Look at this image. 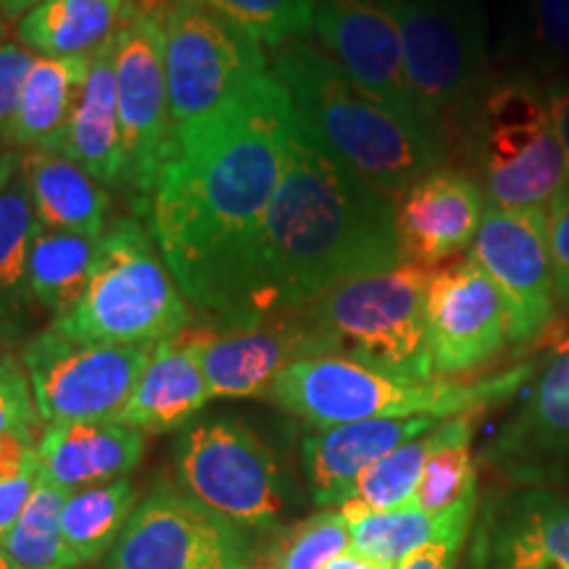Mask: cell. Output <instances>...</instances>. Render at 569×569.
Returning a JSON list of instances; mask_svg holds the SVG:
<instances>
[{
	"mask_svg": "<svg viewBox=\"0 0 569 569\" xmlns=\"http://www.w3.org/2000/svg\"><path fill=\"white\" fill-rule=\"evenodd\" d=\"M293 130V103L272 71L172 130L148 217L169 272L213 330L261 322V234Z\"/></svg>",
	"mask_w": 569,
	"mask_h": 569,
	"instance_id": "cell-1",
	"label": "cell"
},
{
	"mask_svg": "<svg viewBox=\"0 0 569 569\" xmlns=\"http://www.w3.org/2000/svg\"><path fill=\"white\" fill-rule=\"evenodd\" d=\"M407 264L396 206L296 119L259 251L256 315L301 309L338 284Z\"/></svg>",
	"mask_w": 569,
	"mask_h": 569,
	"instance_id": "cell-2",
	"label": "cell"
},
{
	"mask_svg": "<svg viewBox=\"0 0 569 569\" xmlns=\"http://www.w3.org/2000/svg\"><path fill=\"white\" fill-rule=\"evenodd\" d=\"M269 67L303 130L388 201L396 203L419 177L443 167L446 142L359 88L315 40L274 48Z\"/></svg>",
	"mask_w": 569,
	"mask_h": 569,
	"instance_id": "cell-3",
	"label": "cell"
},
{
	"mask_svg": "<svg viewBox=\"0 0 569 569\" xmlns=\"http://www.w3.org/2000/svg\"><path fill=\"white\" fill-rule=\"evenodd\" d=\"M536 372L519 365L482 380H409L377 372L340 356H315L284 367L269 388L267 401L315 430L365 419L478 415L517 393Z\"/></svg>",
	"mask_w": 569,
	"mask_h": 569,
	"instance_id": "cell-4",
	"label": "cell"
},
{
	"mask_svg": "<svg viewBox=\"0 0 569 569\" xmlns=\"http://www.w3.org/2000/svg\"><path fill=\"white\" fill-rule=\"evenodd\" d=\"M193 319L151 227L138 217H117L98 238L82 298L51 325L84 343L156 346L193 327Z\"/></svg>",
	"mask_w": 569,
	"mask_h": 569,
	"instance_id": "cell-5",
	"label": "cell"
},
{
	"mask_svg": "<svg viewBox=\"0 0 569 569\" xmlns=\"http://www.w3.org/2000/svg\"><path fill=\"white\" fill-rule=\"evenodd\" d=\"M427 284L430 269L401 264L338 284L301 306V315L325 356L409 380H436L427 343Z\"/></svg>",
	"mask_w": 569,
	"mask_h": 569,
	"instance_id": "cell-6",
	"label": "cell"
},
{
	"mask_svg": "<svg viewBox=\"0 0 569 569\" xmlns=\"http://www.w3.org/2000/svg\"><path fill=\"white\" fill-rule=\"evenodd\" d=\"M467 124L478 156V180L493 209H546L569 182L543 77L517 71L488 82Z\"/></svg>",
	"mask_w": 569,
	"mask_h": 569,
	"instance_id": "cell-7",
	"label": "cell"
},
{
	"mask_svg": "<svg viewBox=\"0 0 569 569\" xmlns=\"http://www.w3.org/2000/svg\"><path fill=\"white\" fill-rule=\"evenodd\" d=\"M174 482L253 540L280 528L293 507V486L280 459L246 422L196 419L172 446Z\"/></svg>",
	"mask_w": 569,
	"mask_h": 569,
	"instance_id": "cell-8",
	"label": "cell"
},
{
	"mask_svg": "<svg viewBox=\"0 0 569 569\" xmlns=\"http://www.w3.org/2000/svg\"><path fill=\"white\" fill-rule=\"evenodd\" d=\"M401 30L411 96L448 142L451 122H469L488 88L486 17L472 0H390Z\"/></svg>",
	"mask_w": 569,
	"mask_h": 569,
	"instance_id": "cell-9",
	"label": "cell"
},
{
	"mask_svg": "<svg viewBox=\"0 0 569 569\" xmlns=\"http://www.w3.org/2000/svg\"><path fill=\"white\" fill-rule=\"evenodd\" d=\"M156 17L163 32L172 130L209 117L269 74L264 46L201 0H169Z\"/></svg>",
	"mask_w": 569,
	"mask_h": 569,
	"instance_id": "cell-10",
	"label": "cell"
},
{
	"mask_svg": "<svg viewBox=\"0 0 569 569\" xmlns=\"http://www.w3.org/2000/svg\"><path fill=\"white\" fill-rule=\"evenodd\" d=\"M153 346L84 343L48 325L21 343L40 422H111L138 386Z\"/></svg>",
	"mask_w": 569,
	"mask_h": 569,
	"instance_id": "cell-11",
	"label": "cell"
},
{
	"mask_svg": "<svg viewBox=\"0 0 569 569\" xmlns=\"http://www.w3.org/2000/svg\"><path fill=\"white\" fill-rule=\"evenodd\" d=\"M96 569H261V561L251 536L159 478Z\"/></svg>",
	"mask_w": 569,
	"mask_h": 569,
	"instance_id": "cell-12",
	"label": "cell"
},
{
	"mask_svg": "<svg viewBox=\"0 0 569 569\" xmlns=\"http://www.w3.org/2000/svg\"><path fill=\"white\" fill-rule=\"evenodd\" d=\"M113 71H117V106L124 151L119 188L127 190L134 211L148 213L172 140L163 32L156 13L140 9L130 13L122 30L117 32Z\"/></svg>",
	"mask_w": 569,
	"mask_h": 569,
	"instance_id": "cell-13",
	"label": "cell"
},
{
	"mask_svg": "<svg viewBox=\"0 0 569 569\" xmlns=\"http://www.w3.org/2000/svg\"><path fill=\"white\" fill-rule=\"evenodd\" d=\"M490 277L509 315V343L530 346L559 317L553 269L546 234V209L503 211L488 206L467 251Z\"/></svg>",
	"mask_w": 569,
	"mask_h": 569,
	"instance_id": "cell-14",
	"label": "cell"
},
{
	"mask_svg": "<svg viewBox=\"0 0 569 569\" xmlns=\"http://www.w3.org/2000/svg\"><path fill=\"white\" fill-rule=\"evenodd\" d=\"M311 34L359 88L386 103L403 122L446 142L443 134L427 124L409 90L401 30L390 0H317Z\"/></svg>",
	"mask_w": 569,
	"mask_h": 569,
	"instance_id": "cell-15",
	"label": "cell"
},
{
	"mask_svg": "<svg viewBox=\"0 0 569 569\" xmlns=\"http://www.w3.org/2000/svg\"><path fill=\"white\" fill-rule=\"evenodd\" d=\"M427 343L432 372L443 380L478 372L511 346L503 298L469 256L430 272Z\"/></svg>",
	"mask_w": 569,
	"mask_h": 569,
	"instance_id": "cell-16",
	"label": "cell"
},
{
	"mask_svg": "<svg viewBox=\"0 0 569 569\" xmlns=\"http://www.w3.org/2000/svg\"><path fill=\"white\" fill-rule=\"evenodd\" d=\"M211 398H267L284 367L325 356L301 309L274 311L240 330L190 327Z\"/></svg>",
	"mask_w": 569,
	"mask_h": 569,
	"instance_id": "cell-17",
	"label": "cell"
},
{
	"mask_svg": "<svg viewBox=\"0 0 569 569\" xmlns=\"http://www.w3.org/2000/svg\"><path fill=\"white\" fill-rule=\"evenodd\" d=\"M472 569H569V496L519 488L490 498L475 525Z\"/></svg>",
	"mask_w": 569,
	"mask_h": 569,
	"instance_id": "cell-18",
	"label": "cell"
},
{
	"mask_svg": "<svg viewBox=\"0 0 569 569\" xmlns=\"http://www.w3.org/2000/svg\"><path fill=\"white\" fill-rule=\"evenodd\" d=\"M393 206L403 261L432 269L472 248L488 198L475 174L438 167L419 177Z\"/></svg>",
	"mask_w": 569,
	"mask_h": 569,
	"instance_id": "cell-19",
	"label": "cell"
},
{
	"mask_svg": "<svg viewBox=\"0 0 569 569\" xmlns=\"http://www.w3.org/2000/svg\"><path fill=\"white\" fill-rule=\"evenodd\" d=\"M488 446V461L517 482H546L569 467V340L553 351Z\"/></svg>",
	"mask_w": 569,
	"mask_h": 569,
	"instance_id": "cell-20",
	"label": "cell"
},
{
	"mask_svg": "<svg viewBox=\"0 0 569 569\" xmlns=\"http://www.w3.org/2000/svg\"><path fill=\"white\" fill-rule=\"evenodd\" d=\"M446 419L403 417V419H365L309 432L301 440V465L309 480L311 498L322 509H340L351 493L353 482L365 472Z\"/></svg>",
	"mask_w": 569,
	"mask_h": 569,
	"instance_id": "cell-21",
	"label": "cell"
},
{
	"mask_svg": "<svg viewBox=\"0 0 569 569\" xmlns=\"http://www.w3.org/2000/svg\"><path fill=\"white\" fill-rule=\"evenodd\" d=\"M38 472L63 490L130 478L146 457V432L117 422H56L38 436Z\"/></svg>",
	"mask_w": 569,
	"mask_h": 569,
	"instance_id": "cell-22",
	"label": "cell"
},
{
	"mask_svg": "<svg viewBox=\"0 0 569 569\" xmlns=\"http://www.w3.org/2000/svg\"><path fill=\"white\" fill-rule=\"evenodd\" d=\"M188 330L153 346L151 359L117 422L146 436H159L188 427L211 401L209 382Z\"/></svg>",
	"mask_w": 569,
	"mask_h": 569,
	"instance_id": "cell-23",
	"label": "cell"
},
{
	"mask_svg": "<svg viewBox=\"0 0 569 569\" xmlns=\"http://www.w3.org/2000/svg\"><path fill=\"white\" fill-rule=\"evenodd\" d=\"M113 53H117V34L92 53L88 80L71 111L61 148L56 151L80 163L103 188H119L124 172Z\"/></svg>",
	"mask_w": 569,
	"mask_h": 569,
	"instance_id": "cell-24",
	"label": "cell"
},
{
	"mask_svg": "<svg viewBox=\"0 0 569 569\" xmlns=\"http://www.w3.org/2000/svg\"><path fill=\"white\" fill-rule=\"evenodd\" d=\"M34 219L56 232L98 240L111 211V198L80 163L56 151H30L21 161Z\"/></svg>",
	"mask_w": 569,
	"mask_h": 569,
	"instance_id": "cell-25",
	"label": "cell"
},
{
	"mask_svg": "<svg viewBox=\"0 0 569 569\" xmlns=\"http://www.w3.org/2000/svg\"><path fill=\"white\" fill-rule=\"evenodd\" d=\"M92 56H38L27 71L19 106L0 138L19 151H59L63 132L84 88Z\"/></svg>",
	"mask_w": 569,
	"mask_h": 569,
	"instance_id": "cell-26",
	"label": "cell"
},
{
	"mask_svg": "<svg viewBox=\"0 0 569 569\" xmlns=\"http://www.w3.org/2000/svg\"><path fill=\"white\" fill-rule=\"evenodd\" d=\"M24 172L0 193V340L9 348L34 336L38 306L30 293V248L38 232Z\"/></svg>",
	"mask_w": 569,
	"mask_h": 569,
	"instance_id": "cell-27",
	"label": "cell"
},
{
	"mask_svg": "<svg viewBox=\"0 0 569 569\" xmlns=\"http://www.w3.org/2000/svg\"><path fill=\"white\" fill-rule=\"evenodd\" d=\"M132 11V0H42L17 21V40L51 59L92 56Z\"/></svg>",
	"mask_w": 569,
	"mask_h": 569,
	"instance_id": "cell-28",
	"label": "cell"
},
{
	"mask_svg": "<svg viewBox=\"0 0 569 569\" xmlns=\"http://www.w3.org/2000/svg\"><path fill=\"white\" fill-rule=\"evenodd\" d=\"M140 498L132 478L71 490L61 511V532L77 567L96 565L113 549Z\"/></svg>",
	"mask_w": 569,
	"mask_h": 569,
	"instance_id": "cell-29",
	"label": "cell"
},
{
	"mask_svg": "<svg viewBox=\"0 0 569 569\" xmlns=\"http://www.w3.org/2000/svg\"><path fill=\"white\" fill-rule=\"evenodd\" d=\"M98 240L38 227L30 248V293L46 315L63 317L88 288Z\"/></svg>",
	"mask_w": 569,
	"mask_h": 569,
	"instance_id": "cell-30",
	"label": "cell"
},
{
	"mask_svg": "<svg viewBox=\"0 0 569 569\" xmlns=\"http://www.w3.org/2000/svg\"><path fill=\"white\" fill-rule=\"evenodd\" d=\"M475 415L451 417L432 430L430 457L411 498V507L443 515L478 493V469L472 457Z\"/></svg>",
	"mask_w": 569,
	"mask_h": 569,
	"instance_id": "cell-31",
	"label": "cell"
},
{
	"mask_svg": "<svg viewBox=\"0 0 569 569\" xmlns=\"http://www.w3.org/2000/svg\"><path fill=\"white\" fill-rule=\"evenodd\" d=\"M67 498L69 490L42 478L38 480L30 503L0 540V546L21 569H80L71 559L61 532V511Z\"/></svg>",
	"mask_w": 569,
	"mask_h": 569,
	"instance_id": "cell-32",
	"label": "cell"
},
{
	"mask_svg": "<svg viewBox=\"0 0 569 569\" xmlns=\"http://www.w3.org/2000/svg\"><path fill=\"white\" fill-rule=\"evenodd\" d=\"M457 507L443 515H432V511L417 507L359 515L351 519V549L369 561L396 569L411 551H417L419 546L448 528Z\"/></svg>",
	"mask_w": 569,
	"mask_h": 569,
	"instance_id": "cell-33",
	"label": "cell"
},
{
	"mask_svg": "<svg viewBox=\"0 0 569 569\" xmlns=\"http://www.w3.org/2000/svg\"><path fill=\"white\" fill-rule=\"evenodd\" d=\"M432 430L409 440V443L398 446L396 451H390L388 457L375 461L372 467L359 475L346 503L340 507L348 522L359 515H369V511H393L411 507V498H415L419 478H422L425 461L430 457Z\"/></svg>",
	"mask_w": 569,
	"mask_h": 569,
	"instance_id": "cell-34",
	"label": "cell"
},
{
	"mask_svg": "<svg viewBox=\"0 0 569 569\" xmlns=\"http://www.w3.org/2000/svg\"><path fill=\"white\" fill-rule=\"evenodd\" d=\"M351 551V522L340 509H319L290 525L267 553L264 569H325Z\"/></svg>",
	"mask_w": 569,
	"mask_h": 569,
	"instance_id": "cell-35",
	"label": "cell"
},
{
	"mask_svg": "<svg viewBox=\"0 0 569 569\" xmlns=\"http://www.w3.org/2000/svg\"><path fill=\"white\" fill-rule=\"evenodd\" d=\"M224 13L264 48H280L290 40H303L315 27L317 0H201Z\"/></svg>",
	"mask_w": 569,
	"mask_h": 569,
	"instance_id": "cell-36",
	"label": "cell"
},
{
	"mask_svg": "<svg viewBox=\"0 0 569 569\" xmlns=\"http://www.w3.org/2000/svg\"><path fill=\"white\" fill-rule=\"evenodd\" d=\"M530 59L543 82L569 80V0H525Z\"/></svg>",
	"mask_w": 569,
	"mask_h": 569,
	"instance_id": "cell-37",
	"label": "cell"
},
{
	"mask_svg": "<svg viewBox=\"0 0 569 569\" xmlns=\"http://www.w3.org/2000/svg\"><path fill=\"white\" fill-rule=\"evenodd\" d=\"M40 425L30 377L17 353L0 356V438L34 436Z\"/></svg>",
	"mask_w": 569,
	"mask_h": 569,
	"instance_id": "cell-38",
	"label": "cell"
},
{
	"mask_svg": "<svg viewBox=\"0 0 569 569\" xmlns=\"http://www.w3.org/2000/svg\"><path fill=\"white\" fill-rule=\"evenodd\" d=\"M475 511H478V493L465 498L453 511L451 522L443 532L427 540L417 551H411L396 569H457L461 546H465L467 532L472 528Z\"/></svg>",
	"mask_w": 569,
	"mask_h": 569,
	"instance_id": "cell-39",
	"label": "cell"
},
{
	"mask_svg": "<svg viewBox=\"0 0 569 569\" xmlns=\"http://www.w3.org/2000/svg\"><path fill=\"white\" fill-rule=\"evenodd\" d=\"M546 234H549L557 303L569 315V182L546 206Z\"/></svg>",
	"mask_w": 569,
	"mask_h": 569,
	"instance_id": "cell-40",
	"label": "cell"
},
{
	"mask_svg": "<svg viewBox=\"0 0 569 569\" xmlns=\"http://www.w3.org/2000/svg\"><path fill=\"white\" fill-rule=\"evenodd\" d=\"M34 59H38V53L21 46L19 40H9L0 48V132L6 130L13 111H17L27 71H30Z\"/></svg>",
	"mask_w": 569,
	"mask_h": 569,
	"instance_id": "cell-41",
	"label": "cell"
},
{
	"mask_svg": "<svg viewBox=\"0 0 569 569\" xmlns=\"http://www.w3.org/2000/svg\"><path fill=\"white\" fill-rule=\"evenodd\" d=\"M38 469L17 475V478H0V540L17 525L21 511L30 503L34 488H38Z\"/></svg>",
	"mask_w": 569,
	"mask_h": 569,
	"instance_id": "cell-42",
	"label": "cell"
},
{
	"mask_svg": "<svg viewBox=\"0 0 569 569\" xmlns=\"http://www.w3.org/2000/svg\"><path fill=\"white\" fill-rule=\"evenodd\" d=\"M546 90H549L553 127H557L559 142L561 148H565V156L569 163V80H549L546 82Z\"/></svg>",
	"mask_w": 569,
	"mask_h": 569,
	"instance_id": "cell-43",
	"label": "cell"
},
{
	"mask_svg": "<svg viewBox=\"0 0 569 569\" xmlns=\"http://www.w3.org/2000/svg\"><path fill=\"white\" fill-rule=\"evenodd\" d=\"M21 161H24V151L11 148L9 142L0 138V193L9 188V182L19 174Z\"/></svg>",
	"mask_w": 569,
	"mask_h": 569,
	"instance_id": "cell-44",
	"label": "cell"
},
{
	"mask_svg": "<svg viewBox=\"0 0 569 569\" xmlns=\"http://www.w3.org/2000/svg\"><path fill=\"white\" fill-rule=\"evenodd\" d=\"M325 569H388V567L377 565V561H369V559L361 557V553H356V551L351 549V551L340 553L338 559H332L330 565H327Z\"/></svg>",
	"mask_w": 569,
	"mask_h": 569,
	"instance_id": "cell-45",
	"label": "cell"
},
{
	"mask_svg": "<svg viewBox=\"0 0 569 569\" xmlns=\"http://www.w3.org/2000/svg\"><path fill=\"white\" fill-rule=\"evenodd\" d=\"M38 3H42V0H0V6H3L6 13H9L13 21H19L27 11L34 9Z\"/></svg>",
	"mask_w": 569,
	"mask_h": 569,
	"instance_id": "cell-46",
	"label": "cell"
},
{
	"mask_svg": "<svg viewBox=\"0 0 569 569\" xmlns=\"http://www.w3.org/2000/svg\"><path fill=\"white\" fill-rule=\"evenodd\" d=\"M11 32H17V21H13L9 13H6L3 6H0V48L11 40Z\"/></svg>",
	"mask_w": 569,
	"mask_h": 569,
	"instance_id": "cell-47",
	"label": "cell"
},
{
	"mask_svg": "<svg viewBox=\"0 0 569 569\" xmlns=\"http://www.w3.org/2000/svg\"><path fill=\"white\" fill-rule=\"evenodd\" d=\"M0 569H21L17 561L9 557V551H6L3 546H0Z\"/></svg>",
	"mask_w": 569,
	"mask_h": 569,
	"instance_id": "cell-48",
	"label": "cell"
},
{
	"mask_svg": "<svg viewBox=\"0 0 569 569\" xmlns=\"http://www.w3.org/2000/svg\"><path fill=\"white\" fill-rule=\"evenodd\" d=\"M6 353V346H3V340H0V356H3Z\"/></svg>",
	"mask_w": 569,
	"mask_h": 569,
	"instance_id": "cell-49",
	"label": "cell"
},
{
	"mask_svg": "<svg viewBox=\"0 0 569 569\" xmlns=\"http://www.w3.org/2000/svg\"><path fill=\"white\" fill-rule=\"evenodd\" d=\"M261 569H264V567H261Z\"/></svg>",
	"mask_w": 569,
	"mask_h": 569,
	"instance_id": "cell-50",
	"label": "cell"
}]
</instances>
